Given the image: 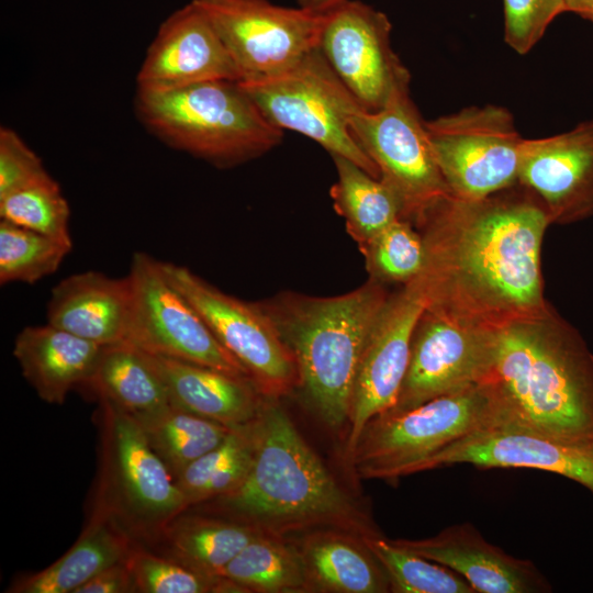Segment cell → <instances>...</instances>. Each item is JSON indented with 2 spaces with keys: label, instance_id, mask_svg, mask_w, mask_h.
<instances>
[{
  "label": "cell",
  "instance_id": "obj_27",
  "mask_svg": "<svg viewBox=\"0 0 593 593\" xmlns=\"http://www.w3.org/2000/svg\"><path fill=\"white\" fill-rule=\"evenodd\" d=\"M261 530L238 522L181 513L163 529L160 537L169 557L212 577H221L225 567Z\"/></svg>",
  "mask_w": 593,
  "mask_h": 593
},
{
  "label": "cell",
  "instance_id": "obj_22",
  "mask_svg": "<svg viewBox=\"0 0 593 593\" xmlns=\"http://www.w3.org/2000/svg\"><path fill=\"white\" fill-rule=\"evenodd\" d=\"M147 355L172 405L228 427L248 424L258 416L265 396L249 378L189 361Z\"/></svg>",
  "mask_w": 593,
  "mask_h": 593
},
{
  "label": "cell",
  "instance_id": "obj_1",
  "mask_svg": "<svg viewBox=\"0 0 593 593\" xmlns=\"http://www.w3.org/2000/svg\"><path fill=\"white\" fill-rule=\"evenodd\" d=\"M551 225L540 200L516 184L479 199L448 194L416 224L425 261L416 278L426 309L497 332L539 316L542 240Z\"/></svg>",
  "mask_w": 593,
  "mask_h": 593
},
{
  "label": "cell",
  "instance_id": "obj_28",
  "mask_svg": "<svg viewBox=\"0 0 593 593\" xmlns=\"http://www.w3.org/2000/svg\"><path fill=\"white\" fill-rule=\"evenodd\" d=\"M331 157L337 172L336 182L329 191L334 208L344 217L347 232L360 247L402 219L401 204L381 179L345 157Z\"/></svg>",
  "mask_w": 593,
  "mask_h": 593
},
{
  "label": "cell",
  "instance_id": "obj_26",
  "mask_svg": "<svg viewBox=\"0 0 593 593\" xmlns=\"http://www.w3.org/2000/svg\"><path fill=\"white\" fill-rule=\"evenodd\" d=\"M137 421L158 414L171 403L148 355L127 342L104 346L96 369L83 385Z\"/></svg>",
  "mask_w": 593,
  "mask_h": 593
},
{
  "label": "cell",
  "instance_id": "obj_18",
  "mask_svg": "<svg viewBox=\"0 0 593 593\" xmlns=\"http://www.w3.org/2000/svg\"><path fill=\"white\" fill-rule=\"evenodd\" d=\"M518 182L540 200L551 224L593 217V119L560 134L524 138Z\"/></svg>",
  "mask_w": 593,
  "mask_h": 593
},
{
  "label": "cell",
  "instance_id": "obj_38",
  "mask_svg": "<svg viewBox=\"0 0 593 593\" xmlns=\"http://www.w3.org/2000/svg\"><path fill=\"white\" fill-rule=\"evenodd\" d=\"M51 176L41 158L11 128H0V198Z\"/></svg>",
  "mask_w": 593,
  "mask_h": 593
},
{
  "label": "cell",
  "instance_id": "obj_41",
  "mask_svg": "<svg viewBox=\"0 0 593 593\" xmlns=\"http://www.w3.org/2000/svg\"><path fill=\"white\" fill-rule=\"evenodd\" d=\"M567 12L593 23V0H564Z\"/></svg>",
  "mask_w": 593,
  "mask_h": 593
},
{
  "label": "cell",
  "instance_id": "obj_4",
  "mask_svg": "<svg viewBox=\"0 0 593 593\" xmlns=\"http://www.w3.org/2000/svg\"><path fill=\"white\" fill-rule=\"evenodd\" d=\"M389 295L370 278L344 294L286 293L261 305L294 357L299 387L331 428L349 418L360 360Z\"/></svg>",
  "mask_w": 593,
  "mask_h": 593
},
{
  "label": "cell",
  "instance_id": "obj_7",
  "mask_svg": "<svg viewBox=\"0 0 593 593\" xmlns=\"http://www.w3.org/2000/svg\"><path fill=\"white\" fill-rule=\"evenodd\" d=\"M99 401L101 465L92 510L109 515L135 540L160 536L190 507L188 501L137 419Z\"/></svg>",
  "mask_w": 593,
  "mask_h": 593
},
{
  "label": "cell",
  "instance_id": "obj_17",
  "mask_svg": "<svg viewBox=\"0 0 593 593\" xmlns=\"http://www.w3.org/2000/svg\"><path fill=\"white\" fill-rule=\"evenodd\" d=\"M425 309V294L417 279L389 295L358 368L348 418L347 455L367 423L395 404L407 370L414 329Z\"/></svg>",
  "mask_w": 593,
  "mask_h": 593
},
{
  "label": "cell",
  "instance_id": "obj_36",
  "mask_svg": "<svg viewBox=\"0 0 593 593\" xmlns=\"http://www.w3.org/2000/svg\"><path fill=\"white\" fill-rule=\"evenodd\" d=\"M128 561L139 593L244 592L223 577L204 574L175 558L154 553L136 544Z\"/></svg>",
  "mask_w": 593,
  "mask_h": 593
},
{
  "label": "cell",
  "instance_id": "obj_24",
  "mask_svg": "<svg viewBox=\"0 0 593 593\" xmlns=\"http://www.w3.org/2000/svg\"><path fill=\"white\" fill-rule=\"evenodd\" d=\"M136 540L109 515L93 510L74 546L57 561L12 582L9 593H75L105 568L128 557Z\"/></svg>",
  "mask_w": 593,
  "mask_h": 593
},
{
  "label": "cell",
  "instance_id": "obj_2",
  "mask_svg": "<svg viewBox=\"0 0 593 593\" xmlns=\"http://www.w3.org/2000/svg\"><path fill=\"white\" fill-rule=\"evenodd\" d=\"M215 500L235 521L269 535L317 526L361 537L374 533L276 399L265 398L256 417L254 456L245 479Z\"/></svg>",
  "mask_w": 593,
  "mask_h": 593
},
{
  "label": "cell",
  "instance_id": "obj_13",
  "mask_svg": "<svg viewBox=\"0 0 593 593\" xmlns=\"http://www.w3.org/2000/svg\"><path fill=\"white\" fill-rule=\"evenodd\" d=\"M234 61L240 81L279 75L317 47L323 14L269 0H194Z\"/></svg>",
  "mask_w": 593,
  "mask_h": 593
},
{
  "label": "cell",
  "instance_id": "obj_10",
  "mask_svg": "<svg viewBox=\"0 0 593 593\" xmlns=\"http://www.w3.org/2000/svg\"><path fill=\"white\" fill-rule=\"evenodd\" d=\"M127 277L132 303L125 342L150 355L249 378L195 307L168 279L163 261L137 251Z\"/></svg>",
  "mask_w": 593,
  "mask_h": 593
},
{
  "label": "cell",
  "instance_id": "obj_19",
  "mask_svg": "<svg viewBox=\"0 0 593 593\" xmlns=\"http://www.w3.org/2000/svg\"><path fill=\"white\" fill-rule=\"evenodd\" d=\"M239 72L201 8L191 0L159 26L136 76L138 91L166 92Z\"/></svg>",
  "mask_w": 593,
  "mask_h": 593
},
{
  "label": "cell",
  "instance_id": "obj_6",
  "mask_svg": "<svg viewBox=\"0 0 593 593\" xmlns=\"http://www.w3.org/2000/svg\"><path fill=\"white\" fill-rule=\"evenodd\" d=\"M508 419L500 391L489 379L407 411L374 416L348 458L361 478L395 480L447 445Z\"/></svg>",
  "mask_w": 593,
  "mask_h": 593
},
{
  "label": "cell",
  "instance_id": "obj_12",
  "mask_svg": "<svg viewBox=\"0 0 593 593\" xmlns=\"http://www.w3.org/2000/svg\"><path fill=\"white\" fill-rule=\"evenodd\" d=\"M163 267L262 396L278 399L299 387L294 357L261 305L222 292L183 266L163 261Z\"/></svg>",
  "mask_w": 593,
  "mask_h": 593
},
{
  "label": "cell",
  "instance_id": "obj_21",
  "mask_svg": "<svg viewBox=\"0 0 593 593\" xmlns=\"http://www.w3.org/2000/svg\"><path fill=\"white\" fill-rule=\"evenodd\" d=\"M128 277L99 271L71 275L52 290L47 323L100 346L125 342L131 314Z\"/></svg>",
  "mask_w": 593,
  "mask_h": 593
},
{
  "label": "cell",
  "instance_id": "obj_14",
  "mask_svg": "<svg viewBox=\"0 0 593 593\" xmlns=\"http://www.w3.org/2000/svg\"><path fill=\"white\" fill-rule=\"evenodd\" d=\"M385 13L344 0L323 14L317 48L331 69L367 111L383 108L411 75L391 46Z\"/></svg>",
  "mask_w": 593,
  "mask_h": 593
},
{
  "label": "cell",
  "instance_id": "obj_30",
  "mask_svg": "<svg viewBox=\"0 0 593 593\" xmlns=\"http://www.w3.org/2000/svg\"><path fill=\"white\" fill-rule=\"evenodd\" d=\"M221 577L244 592H293L309 589L300 551L278 536L260 534L223 570Z\"/></svg>",
  "mask_w": 593,
  "mask_h": 593
},
{
  "label": "cell",
  "instance_id": "obj_29",
  "mask_svg": "<svg viewBox=\"0 0 593 593\" xmlns=\"http://www.w3.org/2000/svg\"><path fill=\"white\" fill-rule=\"evenodd\" d=\"M255 421L232 427L219 446L177 474L189 506L226 495L243 482L254 456Z\"/></svg>",
  "mask_w": 593,
  "mask_h": 593
},
{
  "label": "cell",
  "instance_id": "obj_8",
  "mask_svg": "<svg viewBox=\"0 0 593 593\" xmlns=\"http://www.w3.org/2000/svg\"><path fill=\"white\" fill-rule=\"evenodd\" d=\"M266 119L298 132L345 157L377 179V166L350 132L355 114L366 110L331 69L318 48L292 68L260 80L239 81Z\"/></svg>",
  "mask_w": 593,
  "mask_h": 593
},
{
  "label": "cell",
  "instance_id": "obj_32",
  "mask_svg": "<svg viewBox=\"0 0 593 593\" xmlns=\"http://www.w3.org/2000/svg\"><path fill=\"white\" fill-rule=\"evenodd\" d=\"M363 542L388 574L391 591L396 593H475L457 572L428 560L376 533Z\"/></svg>",
  "mask_w": 593,
  "mask_h": 593
},
{
  "label": "cell",
  "instance_id": "obj_37",
  "mask_svg": "<svg viewBox=\"0 0 593 593\" xmlns=\"http://www.w3.org/2000/svg\"><path fill=\"white\" fill-rule=\"evenodd\" d=\"M503 11L505 43L525 55L567 9L564 0H503Z\"/></svg>",
  "mask_w": 593,
  "mask_h": 593
},
{
  "label": "cell",
  "instance_id": "obj_31",
  "mask_svg": "<svg viewBox=\"0 0 593 593\" xmlns=\"http://www.w3.org/2000/svg\"><path fill=\"white\" fill-rule=\"evenodd\" d=\"M148 443L174 478L191 462L219 446L232 427L170 404L137 421Z\"/></svg>",
  "mask_w": 593,
  "mask_h": 593
},
{
  "label": "cell",
  "instance_id": "obj_3",
  "mask_svg": "<svg viewBox=\"0 0 593 593\" xmlns=\"http://www.w3.org/2000/svg\"><path fill=\"white\" fill-rule=\"evenodd\" d=\"M490 379L510 421L556 436L593 439V353L552 305L497 331Z\"/></svg>",
  "mask_w": 593,
  "mask_h": 593
},
{
  "label": "cell",
  "instance_id": "obj_20",
  "mask_svg": "<svg viewBox=\"0 0 593 593\" xmlns=\"http://www.w3.org/2000/svg\"><path fill=\"white\" fill-rule=\"evenodd\" d=\"M404 548L461 575L475 593H547L552 586L526 559L490 544L469 523L443 529L434 537L396 539Z\"/></svg>",
  "mask_w": 593,
  "mask_h": 593
},
{
  "label": "cell",
  "instance_id": "obj_15",
  "mask_svg": "<svg viewBox=\"0 0 593 593\" xmlns=\"http://www.w3.org/2000/svg\"><path fill=\"white\" fill-rule=\"evenodd\" d=\"M496 333L425 309L414 329L395 404L388 412L407 411L489 380L495 361Z\"/></svg>",
  "mask_w": 593,
  "mask_h": 593
},
{
  "label": "cell",
  "instance_id": "obj_34",
  "mask_svg": "<svg viewBox=\"0 0 593 593\" xmlns=\"http://www.w3.org/2000/svg\"><path fill=\"white\" fill-rule=\"evenodd\" d=\"M370 278L381 283L407 284L422 272L425 249L421 233L398 219L359 247Z\"/></svg>",
  "mask_w": 593,
  "mask_h": 593
},
{
  "label": "cell",
  "instance_id": "obj_9",
  "mask_svg": "<svg viewBox=\"0 0 593 593\" xmlns=\"http://www.w3.org/2000/svg\"><path fill=\"white\" fill-rule=\"evenodd\" d=\"M425 126L451 195L479 199L518 182L524 137L508 109L467 107L425 121Z\"/></svg>",
  "mask_w": 593,
  "mask_h": 593
},
{
  "label": "cell",
  "instance_id": "obj_5",
  "mask_svg": "<svg viewBox=\"0 0 593 593\" xmlns=\"http://www.w3.org/2000/svg\"><path fill=\"white\" fill-rule=\"evenodd\" d=\"M135 112L163 143L219 168L258 158L283 137L236 80H209L166 92L136 90Z\"/></svg>",
  "mask_w": 593,
  "mask_h": 593
},
{
  "label": "cell",
  "instance_id": "obj_40",
  "mask_svg": "<svg viewBox=\"0 0 593 593\" xmlns=\"http://www.w3.org/2000/svg\"><path fill=\"white\" fill-rule=\"evenodd\" d=\"M344 0H298V7L314 14H325Z\"/></svg>",
  "mask_w": 593,
  "mask_h": 593
},
{
  "label": "cell",
  "instance_id": "obj_33",
  "mask_svg": "<svg viewBox=\"0 0 593 593\" xmlns=\"http://www.w3.org/2000/svg\"><path fill=\"white\" fill-rule=\"evenodd\" d=\"M72 243L0 222V283H35L54 273Z\"/></svg>",
  "mask_w": 593,
  "mask_h": 593
},
{
  "label": "cell",
  "instance_id": "obj_11",
  "mask_svg": "<svg viewBox=\"0 0 593 593\" xmlns=\"http://www.w3.org/2000/svg\"><path fill=\"white\" fill-rule=\"evenodd\" d=\"M350 132L399 199L403 220L416 226L435 202L450 194L410 87L396 91L383 108L355 114Z\"/></svg>",
  "mask_w": 593,
  "mask_h": 593
},
{
  "label": "cell",
  "instance_id": "obj_39",
  "mask_svg": "<svg viewBox=\"0 0 593 593\" xmlns=\"http://www.w3.org/2000/svg\"><path fill=\"white\" fill-rule=\"evenodd\" d=\"M130 556V555H128ZM137 592L128 557L90 579L75 593H132Z\"/></svg>",
  "mask_w": 593,
  "mask_h": 593
},
{
  "label": "cell",
  "instance_id": "obj_25",
  "mask_svg": "<svg viewBox=\"0 0 593 593\" xmlns=\"http://www.w3.org/2000/svg\"><path fill=\"white\" fill-rule=\"evenodd\" d=\"M309 589L339 593L391 591L383 567L363 542L347 532L309 535L300 550Z\"/></svg>",
  "mask_w": 593,
  "mask_h": 593
},
{
  "label": "cell",
  "instance_id": "obj_35",
  "mask_svg": "<svg viewBox=\"0 0 593 593\" xmlns=\"http://www.w3.org/2000/svg\"><path fill=\"white\" fill-rule=\"evenodd\" d=\"M0 217L43 235L71 242L70 209L51 176L0 198Z\"/></svg>",
  "mask_w": 593,
  "mask_h": 593
},
{
  "label": "cell",
  "instance_id": "obj_23",
  "mask_svg": "<svg viewBox=\"0 0 593 593\" xmlns=\"http://www.w3.org/2000/svg\"><path fill=\"white\" fill-rule=\"evenodd\" d=\"M103 347L47 323L24 327L12 353L38 398L63 404L72 389L88 382Z\"/></svg>",
  "mask_w": 593,
  "mask_h": 593
},
{
  "label": "cell",
  "instance_id": "obj_16",
  "mask_svg": "<svg viewBox=\"0 0 593 593\" xmlns=\"http://www.w3.org/2000/svg\"><path fill=\"white\" fill-rule=\"evenodd\" d=\"M457 465L542 470L574 481L593 494V439L556 436L512 421L463 436L415 462L404 475Z\"/></svg>",
  "mask_w": 593,
  "mask_h": 593
}]
</instances>
